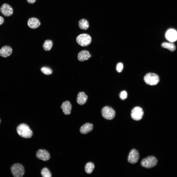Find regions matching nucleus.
I'll return each mask as SVG.
<instances>
[{
	"label": "nucleus",
	"instance_id": "9",
	"mask_svg": "<svg viewBox=\"0 0 177 177\" xmlns=\"http://www.w3.org/2000/svg\"><path fill=\"white\" fill-rule=\"evenodd\" d=\"M36 156L38 159L44 161L48 160L50 158L49 153L46 150L42 149H40L37 152Z\"/></svg>",
	"mask_w": 177,
	"mask_h": 177
},
{
	"label": "nucleus",
	"instance_id": "17",
	"mask_svg": "<svg viewBox=\"0 0 177 177\" xmlns=\"http://www.w3.org/2000/svg\"><path fill=\"white\" fill-rule=\"evenodd\" d=\"M93 127V125L92 124L87 123L81 127L80 131L82 134H87L92 130Z\"/></svg>",
	"mask_w": 177,
	"mask_h": 177
},
{
	"label": "nucleus",
	"instance_id": "2",
	"mask_svg": "<svg viewBox=\"0 0 177 177\" xmlns=\"http://www.w3.org/2000/svg\"><path fill=\"white\" fill-rule=\"evenodd\" d=\"M11 173L15 177H21L25 173V170L23 165L19 163L13 165L11 167Z\"/></svg>",
	"mask_w": 177,
	"mask_h": 177
},
{
	"label": "nucleus",
	"instance_id": "28",
	"mask_svg": "<svg viewBox=\"0 0 177 177\" xmlns=\"http://www.w3.org/2000/svg\"></svg>",
	"mask_w": 177,
	"mask_h": 177
},
{
	"label": "nucleus",
	"instance_id": "10",
	"mask_svg": "<svg viewBox=\"0 0 177 177\" xmlns=\"http://www.w3.org/2000/svg\"><path fill=\"white\" fill-rule=\"evenodd\" d=\"M139 158V155L138 151L135 149H133L129 153L128 160L129 163L134 164L138 162Z\"/></svg>",
	"mask_w": 177,
	"mask_h": 177
},
{
	"label": "nucleus",
	"instance_id": "22",
	"mask_svg": "<svg viewBox=\"0 0 177 177\" xmlns=\"http://www.w3.org/2000/svg\"><path fill=\"white\" fill-rule=\"evenodd\" d=\"M41 173L43 177H51L52 175L51 172L46 167L43 168L41 171Z\"/></svg>",
	"mask_w": 177,
	"mask_h": 177
},
{
	"label": "nucleus",
	"instance_id": "27",
	"mask_svg": "<svg viewBox=\"0 0 177 177\" xmlns=\"http://www.w3.org/2000/svg\"><path fill=\"white\" fill-rule=\"evenodd\" d=\"M36 0H26L28 3L31 4L34 3Z\"/></svg>",
	"mask_w": 177,
	"mask_h": 177
},
{
	"label": "nucleus",
	"instance_id": "8",
	"mask_svg": "<svg viewBox=\"0 0 177 177\" xmlns=\"http://www.w3.org/2000/svg\"><path fill=\"white\" fill-rule=\"evenodd\" d=\"M0 11L3 15L6 17L11 16L13 13V10L12 7L7 3H4L1 5Z\"/></svg>",
	"mask_w": 177,
	"mask_h": 177
},
{
	"label": "nucleus",
	"instance_id": "15",
	"mask_svg": "<svg viewBox=\"0 0 177 177\" xmlns=\"http://www.w3.org/2000/svg\"><path fill=\"white\" fill-rule=\"evenodd\" d=\"M61 107L65 115H68L71 113L72 106L69 101H66L63 102Z\"/></svg>",
	"mask_w": 177,
	"mask_h": 177
},
{
	"label": "nucleus",
	"instance_id": "16",
	"mask_svg": "<svg viewBox=\"0 0 177 177\" xmlns=\"http://www.w3.org/2000/svg\"><path fill=\"white\" fill-rule=\"evenodd\" d=\"M88 98V96L83 92H79L77 94L76 101L77 103L82 105L86 102Z\"/></svg>",
	"mask_w": 177,
	"mask_h": 177
},
{
	"label": "nucleus",
	"instance_id": "26",
	"mask_svg": "<svg viewBox=\"0 0 177 177\" xmlns=\"http://www.w3.org/2000/svg\"><path fill=\"white\" fill-rule=\"evenodd\" d=\"M4 22V18L1 16H0V25H2Z\"/></svg>",
	"mask_w": 177,
	"mask_h": 177
},
{
	"label": "nucleus",
	"instance_id": "19",
	"mask_svg": "<svg viewBox=\"0 0 177 177\" xmlns=\"http://www.w3.org/2000/svg\"><path fill=\"white\" fill-rule=\"evenodd\" d=\"M161 46L162 47L167 49L171 51H174L176 49L175 45L172 43L163 42Z\"/></svg>",
	"mask_w": 177,
	"mask_h": 177
},
{
	"label": "nucleus",
	"instance_id": "25",
	"mask_svg": "<svg viewBox=\"0 0 177 177\" xmlns=\"http://www.w3.org/2000/svg\"><path fill=\"white\" fill-rule=\"evenodd\" d=\"M123 67V64L121 62H119L117 63L116 66V70L118 72H121L122 71Z\"/></svg>",
	"mask_w": 177,
	"mask_h": 177
},
{
	"label": "nucleus",
	"instance_id": "18",
	"mask_svg": "<svg viewBox=\"0 0 177 177\" xmlns=\"http://www.w3.org/2000/svg\"><path fill=\"white\" fill-rule=\"evenodd\" d=\"M80 28L83 30H86L89 27V24L88 20L85 19H82L80 20L78 23Z\"/></svg>",
	"mask_w": 177,
	"mask_h": 177
},
{
	"label": "nucleus",
	"instance_id": "6",
	"mask_svg": "<svg viewBox=\"0 0 177 177\" xmlns=\"http://www.w3.org/2000/svg\"><path fill=\"white\" fill-rule=\"evenodd\" d=\"M101 113L103 117L107 120L113 119L115 115V112L114 109L111 107L106 106L102 108Z\"/></svg>",
	"mask_w": 177,
	"mask_h": 177
},
{
	"label": "nucleus",
	"instance_id": "7",
	"mask_svg": "<svg viewBox=\"0 0 177 177\" xmlns=\"http://www.w3.org/2000/svg\"><path fill=\"white\" fill-rule=\"evenodd\" d=\"M144 112L142 108L140 107L137 106L134 108L132 110L131 116L133 120L138 121L142 118Z\"/></svg>",
	"mask_w": 177,
	"mask_h": 177
},
{
	"label": "nucleus",
	"instance_id": "12",
	"mask_svg": "<svg viewBox=\"0 0 177 177\" xmlns=\"http://www.w3.org/2000/svg\"><path fill=\"white\" fill-rule=\"evenodd\" d=\"M91 57V55L88 51L84 50L78 53L77 59L79 61H83L88 60Z\"/></svg>",
	"mask_w": 177,
	"mask_h": 177
},
{
	"label": "nucleus",
	"instance_id": "21",
	"mask_svg": "<svg viewBox=\"0 0 177 177\" xmlns=\"http://www.w3.org/2000/svg\"><path fill=\"white\" fill-rule=\"evenodd\" d=\"M53 44L52 41L50 40L45 41L43 45L44 49L46 51H48L51 48Z\"/></svg>",
	"mask_w": 177,
	"mask_h": 177
},
{
	"label": "nucleus",
	"instance_id": "3",
	"mask_svg": "<svg viewBox=\"0 0 177 177\" xmlns=\"http://www.w3.org/2000/svg\"><path fill=\"white\" fill-rule=\"evenodd\" d=\"M77 43L80 45L85 47L89 45L91 41V38L88 34L82 33L78 35L76 38Z\"/></svg>",
	"mask_w": 177,
	"mask_h": 177
},
{
	"label": "nucleus",
	"instance_id": "14",
	"mask_svg": "<svg viewBox=\"0 0 177 177\" xmlns=\"http://www.w3.org/2000/svg\"><path fill=\"white\" fill-rule=\"evenodd\" d=\"M12 52V49L9 46H4L0 49V55L4 58L9 56L11 54Z\"/></svg>",
	"mask_w": 177,
	"mask_h": 177
},
{
	"label": "nucleus",
	"instance_id": "4",
	"mask_svg": "<svg viewBox=\"0 0 177 177\" xmlns=\"http://www.w3.org/2000/svg\"><path fill=\"white\" fill-rule=\"evenodd\" d=\"M144 81L147 84L151 86L157 85L160 81L158 76L152 73L147 74L144 76Z\"/></svg>",
	"mask_w": 177,
	"mask_h": 177
},
{
	"label": "nucleus",
	"instance_id": "23",
	"mask_svg": "<svg viewBox=\"0 0 177 177\" xmlns=\"http://www.w3.org/2000/svg\"><path fill=\"white\" fill-rule=\"evenodd\" d=\"M41 70L43 74L46 75H50L52 73L51 69L48 67H43L41 68Z\"/></svg>",
	"mask_w": 177,
	"mask_h": 177
},
{
	"label": "nucleus",
	"instance_id": "20",
	"mask_svg": "<svg viewBox=\"0 0 177 177\" xmlns=\"http://www.w3.org/2000/svg\"><path fill=\"white\" fill-rule=\"evenodd\" d=\"M94 165L92 162H89L87 163L85 167V172L88 174L91 173L94 168Z\"/></svg>",
	"mask_w": 177,
	"mask_h": 177
},
{
	"label": "nucleus",
	"instance_id": "5",
	"mask_svg": "<svg viewBox=\"0 0 177 177\" xmlns=\"http://www.w3.org/2000/svg\"><path fill=\"white\" fill-rule=\"evenodd\" d=\"M157 162V160L155 157L151 156L143 159L141 161V164L144 167L150 168L155 166Z\"/></svg>",
	"mask_w": 177,
	"mask_h": 177
},
{
	"label": "nucleus",
	"instance_id": "24",
	"mask_svg": "<svg viewBox=\"0 0 177 177\" xmlns=\"http://www.w3.org/2000/svg\"><path fill=\"white\" fill-rule=\"evenodd\" d=\"M119 96L120 99L122 100H124L127 97V93L126 91L124 90L120 92Z\"/></svg>",
	"mask_w": 177,
	"mask_h": 177
},
{
	"label": "nucleus",
	"instance_id": "11",
	"mask_svg": "<svg viewBox=\"0 0 177 177\" xmlns=\"http://www.w3.org/2000/svg\"><path fill=\"white\" fill-rule=\"evenodd\" d=\"M165 36L169 41L174 42L177 40V32L174 29H169L166 33Z\"/></svg>",
	"mask_w": 177,
	"mask_h": 177
},
{
	"label": "nucleus",
	"instance_id": "13",
	"mask_svg": "<svg viewBox=\"0 0 177 177\" xmlns=\"http://www.w3.org/2000/svg\"><path fill=\"white\" fill-rule=\"evenodd\" d=\"M41 24L39 20L35 17H31L29 18L27 21V25L30 28L35 29L38 27Z\"/></svg>",
	"mask_w": 177,
	"mask_h": 177
},
{
	"label": "nucleus",
	"instance_id": "1",
	"mask_svg": "<svg viewBox=\"0 0 177 177\" xmlns=\"http://www.w3.org/2000/svg\"><path fill=\"white\" fill-rule=\"evenodd\" d=\"M18 134L21 137L26 138H30L33 135V132L29 126L25 123H21L17 127Z\"/></svg>",
	"mask_w": 177,
	"mask_h": 177
}]
</instances>
